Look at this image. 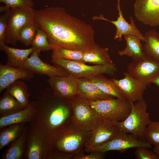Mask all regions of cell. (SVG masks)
Masks as SVG:
<instances>
[{"mask_svg":"<svg viewBox=\"0 0 159 159\" xmlns=\"http://www.w3.org/2000/svg\"><path fill=\"white\" fill-rule=\"evenodd\" d=\"M34 22L47 35L54 49L62 47L85 52L97 44L92 27L71 15L61 7L34 9Z\"/></svg>","mask_w":159,"mask_h":159,"instance_id":"obj_1","label":"cell"},{"mask_svg":"<svg viewBox=\"0 0 159 159\" xmlns=\"http://www.w3.org/2000/svg\"><path fill=\"white\" fill-rule=\"evenodd\" d=\"M35 114L29 127L42 131L50 140L72 123L71 100L55 96L46 89L34 101Z\"/></svg>","mask_w":159,"mask_h":159,"instance_id":"obj_2","label":"cell"},{"mask_svg":"<svg viewBox=\"0 0 159 159\" xmlns=\"http://www.w3.org/2000/svg\"><path fill=\"white\" fill-rule=\"evenodd\" d=\"M91 131L71 123L50 140L47 159H71L84 151Z\"/></svg>","mask_w":159,"mask_h":159,"instance_id":"obj_3","label":"cell"},{"mask_svg":"<svg viewBox=\"0 0 159 159\" xmlns=\"http://www.w3.org/2000/svg\"><path fill=\"white\" fill-rule=\"evenodd\" d=\"M130 102L131 110L129 115L124 120L115 122L119 131L131 133L146 141L145 132L147 126L152 122L149 114L147 112V104L143 98L136 102Z\"/></svg>","mask_w":159,"mask_h":159,"instance_id":"obj_4","label":"cell"},{"mask_svg":"<svg viewBox=\"0 0 159 159\" xmlns=\"http://www.w3.org/2000/svg\"><path fill=\"white\" fill-rule=\"evenodd\" d=\"M114 98L90 101V106L96 112L99 120L120 121L129 115L131 110L130 101Z\"/></svg>","mask_w":159,"mask_h":159,"instance_id":"obj_5","label":"cell"},{"mask_svg":"<svg viewBox=\"0 0 159 159\" xmlns=\"http://www.w3.org/2000/svg\"><path fill=\"white\" fill-rule=\"evenodd\" d=\"M52 62L64 68L69 74L78 79H89L100 74L113 75L117 70L113 63L90 66L83 62L60 59H52Z\"/></svg>","mask_w":159,"mask_h":159,"instance_id":"obj_6","label":"cell"},{"mask_svg":"<svg viewBox=\"0 0 159 159\" xmlns=\"http://www.w3.org/2000/svg\"><path fill=\"white\" fill-rule=\"evenodd\" d=\"M34 10L30 7L11 8L5 33L6 44L16 45L20 29L26 24L34 21Z\"/></svg>","mask_w":159,"mask_h":159,"instance_id":"obj_7","label":"cell"},{"mask_svg":"<svg viewBox=\"0 0 159 159\" xmlns=\"http://www.w3.org/2000/svg\"><path fill=\"white\" fill-rule=\"evenodd\" d=\"M72 109V123L85 130L91 131L98 119L90 106V101L76 96L71 100Z\"/></svg>","mask_w":159,"mask_h":159,"instance_id":"obj_8","label":"cell"},{"mask_svg":"<svg viewBox=\"0 0 159 159\" xmlns=\"http://www.w3.org/2000/svg\"><path fill=\"white\" fill-rule=\"evenodd\" d=\"M50 147V140L44 133L37 129L29 127L25 158L47 159Z\"/></svg>","mask_w":159,"mask_h":159,"instance_id":"obj_9","label":"cell"},{"mask_svg":"<svg viewBox=\"0 0 159 159\" xmlns=\"http://www.w3.org/2000/svg\"><path fill=\"white\" fill-rule=\"evenodd\" d=\"M139 147L149 149L152 145L146 141L143 140L134 135L119 131L111 140L105 144L89 150L87 153L93 152L105 153L112 150L123 151L128 149Z\"/></svg>","mask_w":159,"mask_h":159,"instance_id":"obj_10","label":"cell"},{"mask_svg":"<svg viewBox=\"0 0 159 159\" xmlns=\"http://www.w3.org/2000/svg\"><path fill=\"white\" fill-rule=\"evenodd\" d=\"M127 71L134 78L150 86L152 80L159 75V62L145 55L140 60H132L127 65Z\"/></svg>","mask_w":159,"mask_h":159,"instance_id":"obj_11","label":"cell"},{"mask_svg":"<svg viewBox=\"0 0 159 159\" xmlns=\"http://www.w3.org/2000/svg\"><path fill=\"white\" fill-rule=\"evenodd\" d=\"M119 132L115 121L98 120L91 130L90 138L86 143L85 151L101 146L113 138Z\"/></svg>","mask_w":159,"mask_h":159,"instance_id":"obj_12","label":"cell"},{"mask_svg":"<svg viewBox=\"0 0 159 159\" xmlns=\"http://www.w3.org/2000/svg\"><path fill=\"white\" fill-rule=\"evenodd\" d=\"M134 12L136 19L144 24L159 26V0H136Z\"/></svg>","mask_w":159,"mask_h":159,"instance_id":"obj_13","label":"cell"},{"mask_svg":"<svg viewBox=\"0 0 159 159\" xmlns=\"http://www.w3.org/2000/svg\"><path fill=\"white\" fill-rule=\"evenodd\" d=\"M124 77L117 80L111 79L113 83L117 86L128 101L136 102L143 97V94L148 86L145 82L133 77L127 72H124Z\"/></svg>","mask_w":159,"mask_h":159,"instance_id":"obj_14","label":"cell"},{"mask_svg":"<svg viewBox=\"0 0 159 159\" xmlns=\"http://www.w3.org/2000/svg\"><path fill=\"white\" fill-rule=\"evenodd\" d=\"M54 95L57 97L71 100L77 95L78 78L69 75L54 76L47 80Z\"/></svg>","mask_w":159,"mask_h":159,"instance_id":"obj_15","label":"cell"},{"mask_svg":"<svg viewBox=\"0 0 159 159\" xmlns=\"http://www.w3.org/2000/svg\"><path fill=\"white\" fill-rule=\"evenodd\" d=\"M117 1V9L118 10V16L115 21L110 20L105 18L103 15L99 16H95L92 17L93 20H101L109 21L112 24L116 27V30L114 36L115 39H118L119 41L122 40V37L126 34H132L138 37L141 41L144 42V36L140 32L136 26L133 19L131 16H130V23L127 22L124 18L121 10L120 0H116Z\"/></svg>","mask_w":159,"mask_h":159,"instance_id":"obj_16","label":"cell"},{"mask_svg":"<svg viewBox=\"0 0 159 159\" xmlns=\"http://www.w3.org/2000/svg\"><path fill=\"white\" fill-rule=\"evenodd\" d=\"M39 55L37 53L33 52L22 67L34 73L45 74L49 77L54 76H66L70 75L65 69L60 66L52 65L43 62Z\"/></svg>","mask_w":159,"mask_h":159,"instance_id":"obj_17","label":"cell"},{"mask_svg":"<svg viewBox=\"0 0 159 159\" xmlns=\"http://www.w3.org/2000/svg\"><path fill=\"white\" fill-rule=\"evenodd\" d=\"M34 73L22 67H15L0 64V93L15 81L20 79L29 80Z\"/></svg>","mask_w":159,"mask_h":159,"instance_id":"obj_18","label":"cell"},{"mask_svg":"<svg viewBox=\"0 0 159 159\" xmlns=\"http://www.w3.org/2000/svg\"><path fill=\"white\" fill-rule=\"evenodd\" d=\"M78 80L77 96L90 101H96L114 97L102 92L88 78H78Z\"/></svg>","mask_w":159,"mask_h":159,"instance_id":"obj_19","label":"cell"},{"mask_svg":"<svg viewBox=\"0 0 159 159\" xmlns=\"http://www.w3.org/2000/svg\"><path fill=\"white\" fill-rule=\"evenodd\" d=\"M35 112L34 101L27 107L9 115L0 117V129L10 125L19 123H30L33 120Z\"/></svg>","mask_w":159,"mask_h":159,"instance_id":"obj_20","label":"cell"},{"mask_svg":"<svg viewBox=\"0 0 159 159\" xmlns=\"http://www.w3.org/2000/svg\"><path fill=\"white\" fill-rule=\"evenodd\" d=\"M29 127L25 125L17 139L12 142L1 155L2 159H20L24 156L26 147V139Z\"/></svg>","mask_w":159,"mask_h":159,"instance_id":"obj_21","label":"cell"},{"mask_svg":"<svg viewBox=\"0 0 159 159\" xmlns=\"http://www.w3.org/2000/svg\"><path fill=\"white\" fill-rule=\"evenodd\" d=\"M0 49L7 55V60L6 64L15 67H22L29 55L33 52L32 47L20 49L9 47L6 44L0 45Z\"/></svg>","mask_w":159,"mask_h":159,"instance_id":"obj_22","label":"cell"},{"mask_svg":"<svg viewBox=\"0 0 159 159\" xmlns=\"http://www.w3.org/2000/svg\"><path fill=\"white\" fill-rule=\"evenodd\" d=\"M123 36L126 45L123 50L118 51L119 55L127 56L131 58L133 60H140L145 56L143 51L141 40L138 37L130 34Z\"/></svg>","mask_w":159,"mask_h":159,"instance_id":"obj_23","label":"cell"},{"mask_svg":"<svg viewBox=\"0 0 159 159\" xmlns=\"http://www.w3.org/2000/svg\"><path fill=\"white\" fill-rule=\"evenodd\" d=\"M107 47L102 48L97 44L89 51L83 53V62L96 65H106L113 63L108 53Z\"/></svg>","mask_w":159,"mask_h":159,"instance_id":"obj_24","label":"cell"},{"mask_svg":"<svg viewBox=\"0 0 159 159\" xmlns=\"http://www.w3.org/2000/svg\"><path fill=\"white\" fill-rule=\"evenodd\" d=\"M104 93L117 98L126 99L120 89L114 84L111 79L100 74L89 78Z\"/></svg>","mask_w":159,"mask_h":159,"instance_id":"obj_25","label":"cell"},{"mask_svg":"<svg viewBox=\"0 0 159 159\" xmlns=\"http://www.w3.org/2000/svg\"><path fill=\"white\" fill-rule=\"evenodd\" d=\"M6 91L13 96L24 108L30 104L28 86L23 81L19 80L15 81L6 88Z\"/></svg>","mask_w":159,"mask_h":159,"instance_id":"obj_26","label":"cell"},{"mask_svg":"<svg viewBox=\"0 0 159 159\" xmlns=\"http://www.w3.org/2000/svg\"><path fill=\"white\" fill-rule=\"evenodd\" d=\"M26 123L12 124L0 129V150L10 144L22 133Z\"/></svg>","mask_w":159,"mask_h":159,"instance_id":"obj_27","label":"cell"},{"mask_svg":"<svg viewBox=\"0 0 159 159\" xmlns=\"http://www.w3.org/2000/svg\"><path fill=\"white\" fill-rule=\"evenodd\" d=\"M155 30L146 32L144 35L145 41L143 45L145 55L151 57L159 62V37Z\"/></svg>","mask_w":159,"mask_h":159,"instance_id":"obj_28","label":"cell"},{"mask_svg":"<svg viewBox=\"0 0 159 159\" xmlns=\"http://www.w3.org/2000/svg\"><path fill=\"white\" fill-rule=\"evenodd\" d=\"M24 108L12 95L6 91L0 99V117L9 115Z\"/></svg>","mask_w":159,"mask_h":159,"instance_id":"obj_29","label":"cell"},{"mask_svg":"<svg viewBox=\"0 0 159 159\" xmlns=\"http://www.w3.org/2000/svg\"><path fill=\"white\" fill-rule=\"evenodd\" d=\"M52 59H60L83 62V52L62 47L52 49Z\"/></svg>","mask_w":159,"mask_h":159,"instance_id":"obj_30","label":"cell"},{"mask_svg":"<svg viewBox=\"0 0 159 159\" xmlns=\"http://www.w3.org/2000/svg\"><path fill=\"white\" fill-rule=\"evenodd\" d=\"M31 45L33 52L39 55L41 52L52 50L46 33L41 29L38 28Z\"/></svg>","mask_w":159,"mask_h":159,"instance_id":"obj_31","label":"cell"},{"mask_svg":"<svg viewBox=\"0 0 159 159\" xmlns=\"http://www.w3.org/2000/svg\"><path fill=\"white\" fill-rule=\"evenodd\" d=\"M37 29L34 21L26 24L19 32L18 41L26 46L31 45Z\"/></svg>","mask_w":159,"mask_h":159,"instance_id":"obj_32","label":"cell"},{"mask_svg":"<svg viewBox=\"0 0 159 159\" xmlns=\"http://www.w3.org/2000/svg\"><path fill=\"white\" fill-rule=\"evenodd\" d=\"M145 138V141L152 145L159 144V121H152L148 125Z\"/></svg>","mask_w":159,"mask_h":159,"instance_id":"obj_33","label":"cell"},{"mask_svg":"<svg viewBox=\"0 0 159 159\" xmlns=\"http://www.w3.org/2000/svg\"><path fill=\"white\" fill-rule=\"evenodd\" d=\"M135 152L136 159H159V156L153 150L144 147L136 148Z\"/></svg>","mask_w":159,"mask_h":159,"instance_id":"obj_34","label":"cell"},{"mask_svg":"<svg viewBox=\"0 0 159 159\" xmlns=\"http://www.w3.org/2000/svg\"><path fill=\"white\" fill-rule=\"evenodd\" d=\"M0 2L4 3L10 8L23 7L33 8L35 6L32 0H0Z\"/></svg>","mask_w":159,"mask_h":159,"instance_id":"obj_35","label":"cell"},{"mask_svg":"<svg viewBox=\"0 0 159 159\" xmlns=\"http://www.w3.org/2000/svg\"><path fill=\"white\" fill-rule=\"evenodd\" d=\"M10 9L0 17V45L5 43V35L8 16Z\"/></svg>","mask_w":159,"mask_h":159,"instance_id":"obj_36","label":"cell"},{"mask_svg":"<svg viewBox=\"0 0 159 159\" xmlns=\"http://www.w3.org/2000/svg\"><path fill=\"white\" fill-rule=\"evenodd\" d=\"M85 151H82L74 156L73 159H103L105 154V153L93 152L89 154L85 155Z\"/></svg>","mask_w":159,"mask_h":159,"instance_id":"obj_37","label":"cell"},{"mask_svg":"<svg viewBox=\"0 0 159 159\" xmlns=\"http://www.w3.org/2000/svg\"><path fill=\"white\" fill-rule=\"evenodd\" d=\"M151 83L155 84L159 87V75L153 78L151 80Z\"/></svg>","mask_w":159,"mask_h":159,"instance_id":"obj_38","label":"cell"},{"mask_svg":"<svg viewBox=\"0 0 159 159\" xmlns=\"http://www.w3.org/2000/svg\"><path fill=\"white\" fill-rule=\"evenodd\" d=\"M11 8H9L5 5L4 6H0V12H6L10 9Z\"/></svg>","mask_w":159,"mask_h":159,"instance_id":"obj_39","label":"cell"},{"mask_svg":"<svg viewBox=\"0 0 159 159\" xmlns=\"http://www.w3.org/2000/svg\"><path fill=\"white\" fill-rule=\"evenodd\" d=\"M153 150L159 156V144L154 146Z\"/></svg>","mask_w":159,"mask_h":159,"instance_id":"obj_40","label":"cell"},{"mask_svg":"<svg viewBox=\"0 0 159 159\" xmlns=\"http://www.w3.org/2000/svg\"><path fill=\"white\" fill-rule=\"evenodd\" d=\"M158 36H159V34H158Z\"/></svg>","mask_w":159,"mask_h":159,"instance_id":"obj_41","label":"cell"}]
</instances>
